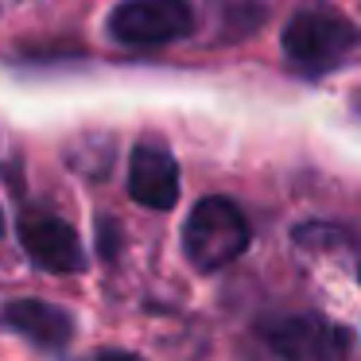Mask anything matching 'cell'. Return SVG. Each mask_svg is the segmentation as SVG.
<instances>
[{
	"mask_svg": "<svg viewBox=\"0 0 361 361\" xmlns=\"http://www.w3.org/2000/svg\"><path fill=\"white\" fill-rule=\"evenodd\" d=\"M260 338L280 361H345L353 334L322 314H283L260 326Z\"/></svg>",
	"mask_w": 361,
	"mask_h": 361,
	"instance_id": "4",
	"label": "cell"
},
{
	"mask_svg": "<svg viewBox=\"0 0 361 361\" xmlns=\"http://www.w3.org/2000/svg\"><path fill=\"white\" fill-rule=\"evenodd\" d=\"M128 195L148 210H171L179 202V164L164 144H136L128 164Z\"/></svg>",
	"mask_w": 361,
	"mask_h": 361,
	"instance_id": "6",
	"label": "cell"
},
{
	"mask_svg": "<svg viewBox=\"0 0 361 361\" xmlns=\"http://www.w3.org/2000/svg\"><path fill=\"white\" fill-rule=\"evenodd\" d=\"M0 233H4V214H0Z\"/></svg>",
	"mask_w": 361,
	"mask_h": 361,
	"instance_id": "10",
	"label": "cell"
},
{
	"mask_svg": "<svg viewBox=\"0 0 361 361\" xmlns=\"http://www.w3.org/2000/svg\"><path fill=\"white\" fill-rule=\"evenodd\" d=\"M0 326L27 338L39 350H63L74 342V319L66 307L43 303V299H12L0 307Z\"/></svg>",
	"mask_w": 361,
	"mask_h": 361,
	"instance_id": "7",
	"label": "cell"
},
{
	"mask_svg": "<svg viewBox=\"0 0 361 361\" xmlns=\"http://www.w3.org/2000/svg\"><path fill=\"white\" fill-rule=\"evenodd\" d=\"M357 105H361V97H357Z\"/></svg>",
	"mask_w": 361,
	"mask_h": 361,
	"instance_id": "11",
	"label": "cell"
},
{
	"mask_svg": "<svg viewBox=\"0 0 361 361\" xmlns=\"http://www.w3.org/2000/svg\"><path fill=\"white\" fill-rule=\"evenodd\" d=\"M8 4H16V0H0V12H4V8H8Z\"/></svg>",
	"mask_w": 361,
	"mask_h": 361,
	"instance_id": "9",
	"label": "cell"
},
{
	"mask_svg": "<svg viewBox=\"0 0 361 361\" xmlns=\"http://www.w3.org/2000/svg\"><path fill=\"white\" fill-rule=\"evenodd\" d=\"M86 361H140V357L128 353V350H97V353H90Z\"/></svg>",
	"mask_w": 361,
	"mask_h": 361,
	"instance_id": "8",
	"label": "cell"
},
{
	"mask_svg": "<svg viewBox=\"0 0 361 361\" xmlns=\"http://www.w3.org/2000/svg\"><path fill=\"white\" fill-rule=\"evenodd\" d=\"M20 245L43 272L71 276L86 268V252H82L74 226H66L55 214H24L20 218Z\"/></svg>",
	"mask_w": 361,
	"mask_h": 361,
	"instance_id": "5",
	"label": "cell"
},
{
	"mask_svg": "<svg viewBox=\"0 0 361 361\" xmlns=\"http://www.w3.org/2000/svg\"><path fill=\"white\" fill-rule=\"evenodd\" d=\"M252 233L245 221L241 206L229 202L221 195H210L190 210L187 226H183V252L198 272H218V268L233 264L245 249H249Z\"/></svg>",
	"mask_w": 361,
	"mask_h": 361,
	"instance_id": "2",
	"label": "cell"
},
{
	"mask_svg": "<svg viewBox=\"0 0 361 361\" xmlns=\"http://www.w3.org/2000/svg\"><path fill=\"white\" fill-rule=\"evenodd\" d=\"M357 43H361V35L350 24V16L338 12L334 4H322V0H307L303 8L288 20V27L280 35L283 59L295 71L311 74V78L345 66L350 55L357 51Z\"/></svg>",
	"mask_w": 361,
	"mask_h": 361,
	"instance_id": "1",
	"label": "cell"
},
{
	"mask_svg": "<svg viewBox=\"0 0 361 361\" xmlns=\"http://www.w3.org/2000/svg\"><path fill=\"white\" fill-rule=\"evenodd\" d=\"M105 27L121 47H167L195 35V8L190 0H121Z\"/></svg>",
	"mask_w": 361,
	"mask_h": 361,
	"instance_id": "3",
	"label": "cell"
},
{
	"mask_svg": "<svg viewBox=\"0 0 361 361\" xmlns=\"http://www.w3.org/2000/svg\"><path fill=\"white\" fill-rule=\"evenodd\" d=\"M357 272H361V264H357Z\"/></svg>",
	"mask_w": 361,
	"mask_h": 361,
	"instance_id": "12",
	"label": "cell"
}]
</instances>
